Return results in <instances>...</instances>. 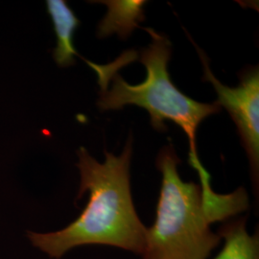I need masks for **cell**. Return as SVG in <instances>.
Returning a JSON list of instances; mask_svg holds the SVG:
<instances>
[{
	"instance_id": "52a82bcc",
	"label": "cell",
	"mask_w": 259,
	"mask_h": 259,
	"mask_svg": "<svg viewBox=\"0 0 259 259\" xmlns=\"http://www.w3.org/2000/svg\"><path fill=\"white\" fill-rule=\"evenodd\" d=\"M108 6V14L98 26V37H105L117 34L121 38L129 37L139 22L144 20L143 6L146 1H96Z\"/></svg>"
},
{
	"instance_id": "7a4b0ae2",
	"label": "cell",
	"mask_w": 259,
	"mask_h": 259,
	"mask_svg": "<svg viewBox=\"0 0 259 259\" xmlns=\"http://www.w3.org/2000/svg\"><path fill=\"white\" fill-rule=\"evenodd\" d=\"M172 144L160 150L156 166L162 181L156 219L147 228L142 259H207L221 243L211 225L227 221L249 208L246 190L218 194L211 187L185 183Z\"/></svg>"
},
{
	"instance_id": "6da1fadb",
	"label": "cell",
	"mask_w": 259,
	"mask_h": 259,
	"mask_svg": "<svg viewBox=\"0 0 259 259\" xmlns=\"http://www.w3.org/2000/svg\"><path fill=\"white\" fill-rule=\"evenodd\" d=\"M77 156L81 178L77 199L89 192V203L68 226L55 232L28 231V241L52 259H61L75 248L90 245L111 246L141 255L147 227L138 215L131 192L133 136L130 135L120 156L105 151L103 163L83 147L77 151Z\"/></svg>"
},
{
	"instance_id": "3957f363",
	"label": "cell",
	"mask_w": 259,
	"mask_h": 259,
	"mask_svg": "<svg viewBox=\"0 0 259 259\" xmlns=\"http://www.w3.org/2000/svg\"><path fill=\"white\" fill-rule=\"evenodd\" d=\"M152 42L139 53V61L146 67V79L139 84H130L117 73L128 64L125 54L110 65H99L90 61V65L98 76L99 84L110 83L111 87L101 88L97 106L100 111L122 110L125 106L136 105L148 111L151 124L157 131H165L166 120L173 121L183 130L189 140V163L197 171L201 183L210 182V175L204 169L197 153L196 135L199 125L215 113L221 111L217 102L206 104L195 101L185 95L173 83L167 70L172 53L169 39L152 28H145Z\"/></svg>"
},
{
	"instance_id": "277c9868",
	"label": "cell",
	"mask_w": 259,
	"mask_h": 259,
	"mask_svg": "<svg viewBox=\"0 0 259 259\" xmlns=\"http://www.w3.org/2000/svg\"><path fill=\"white\" fill-rule=\"evenodd\" d=\"M193 46L204 65V80L211 83L218 103L230 113L235 123L243 147L250 161L254 190H258L259 175V71L258 66L247 68L240 75V83L231 88L221 83L212 73L208 58L194 41Z\"/></svg>"
},
{
	"instance_id": "8992f818",
	"label": "cell",
	"mask_w": 259,
	"mask_h": 259,
	"mask_svg": "<svg viewBox=\"0 0 259 259\" xmlns=\"http://www.w3.org/2000/svg\"><path fill=\"white\" fill-rule=\"evenodd\" d=\"M224 246L214 259H259L258 232L247 230V217L227 220L217 232Z\"/></svg>"
},
{
	"instance_id": "5b68a950",
	"label": "cell",
	"mask_w": 259,
	"mask_h": 259,
	"mask_svg": "<svg viewBox=\"0 0 259 259\" xmlns=\"http://www.w3.org/2000/svg\"><path fill=\"white\" fill-rule=\"evenodd\" d=\"M47 6L57 35V47L53 52L54 60L57 65L62 67L73 65L75 56H79L73 46V35L80 20L65 0H48Z\"/></svg>"
}]
</instances>
